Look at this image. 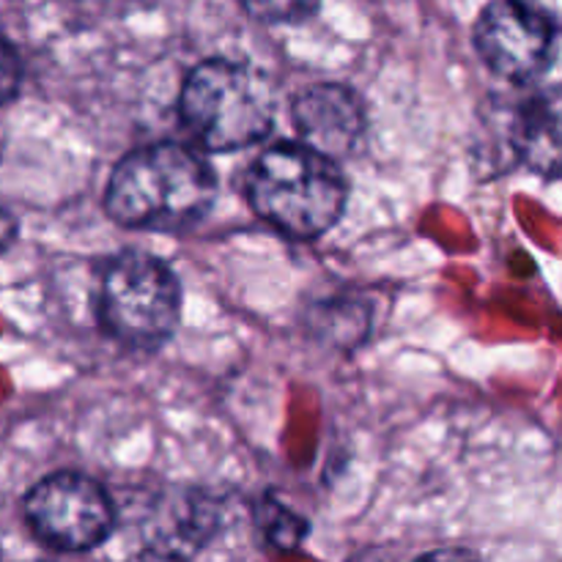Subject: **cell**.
<instances>
[{
	"mask_svg": "<svg viewBox=\"0 0 562 562\" xmlns=\"http://www.w3.org/2000/svg\"><path fill=\"white\" fill-rule=\"evenodd\" d=\"M217 179L206 159L179 143H154L115 165L104 209L126 228L184 231L212 209Z\"/></svg>",
	"mask_w": 562,
	"mask_h": 562,
	"instance_id": "cell-1",
	"label": "cell"
},
{
	"mask_svg": "<svg viewBox=\"0 0 562 562\" xmlns=\"http://www.w3.org/2000/svg\"><path fill=\"white\" fill-rule=\"evenodd\" d=\"M344 173L305 143H278L252 162L247 198L258 217L291 239H316L344 214Z\"/></svg>",
	"mask_w": 562,
	"mask_h": 562,
	"instance_id": "cell-2",
	"label": "cell"
},
{
	"mask_svg": "<svg viewBox=\"0 0 562 562\" xmlns=\"http://www.w3.org/2000/svg\"><path fill=\"white\" fill-rule=\"evenodd\" d=\"M274 88L258 69L234 60H203L181 88L179 110L209 151H241L272 132Z\"/></svg>",
	"mask_w": 562,
	"mask_h": 562,
	"instance_id": "cell-3",
	"label": "cell"
},
{
	"mask_svg": "<svg viewBox=\"0 0 562 562\" xmlns=\"http://www.w3.org/2000/svg\"><path fill=\"white\" fill-rule=\"evenodd\" d=\"M181 285L173 269L143 250H124L104 267L99 318L121 344L157 346L179 324Z\"/></svg>",
	"mask_w": 562,
	"mask_h": 562,
	"instance_id": "cell-4",
	"label": "cell"
},
{
	"mask_svg": "<svg viewBox=\"0 0 562 562\" xmlns=\"http://www.w3.org/2000/svg\"><path fill=\"white\" fill-rule=\"evenodd\" d=\"M25 519L47 547L88 552L110 538L115 508L97 481L80 472H55L27 492Z\"/></svg>",
	"mask_w": 562,
	"mask_h": 562,
	"instance_id": "cell-5",
	"label": "cell"
},
{
	"mask_svg": "<svg viewBox=\"0 0 562 562\" xmlns=\"http://www.w3.org/2000/svg\"><path fill=\"white\" fill-rule=\"evenodd\" d=\"M483 64L510 82H532L552 69L558 22L538 0H492L475 22Z\"/></svg>",
	"mask_w": 562,
	"mask_h": 562,
	"instance_id": "cell-6",
	"label": "cell"
},
{
	"mask_svg": "<svg viewBox=\"0 0 562 562\" xmlns=\"http://www.w3.org/2000/svg\"><path fill=\"white\" fill-rule=\"evenodd\" d=\"M300 143L327 159H344L360 148L366 137V108L349 86L318 82L305 88L291 104Z\"/></svg>",
	"mask_w": 562,
	"mask_h": 562,
	"instance_id": "cell-7",
	"label": "cell"
},
{
	"mask_svg": "<svg viewBox=\"0 0 562 562\" xmlns=\"http://www.w3.org/2000/svg\"><path fill=\"white\" fill-rule=\"evenodd\" d=\"M217 525L220 510L206 494H165L146 510L143 552L137 562H190L212 541Z\"/></svg>",
	"mask_w": 562,
	"mask_h": 562,
	"instance_id": "cell-8",
	"label": "cell"
},
{
	"mask_svg": "<svg viewBox=\"0 0 562 562\" xmlns=\"http://www.w3.org/2000/svg\"><path fill=\"white\" fill-rule=\"evenodd\" d=\"M510 148L536 173L558 176L560 170V102L558 91L527 97L510 119Z\"/></svg>",
	"mask_w": 562,
	"mask_h": 562,
	"instance_id": "cell-9",
	"label": "cell"
},
{
	"mask_svg": "<svg viewBox=\"0 0 562 562\" xmlns=\"http://www.w3.org/2000/svg\"><path fill=\"white\" fill-rule=\"evenodd\" d=\"M256 519L261 532L267 536V541L272 543V547H278L280 552H294V549H300V543L305 541L307 536V521L272 497L258 503Z\"/></svg>",
	"mask_w": 562,
	"mask_h": 562,
	"instance_id": "cell-10",
	"label": "cell"
},
{
	"mask_svg": "<svg viewBox=\"0 0 562 562\" xmlns=\"http://www.w3.org/2000/svg\"><path fill=\"white\" fill-rule=\"evenodd\" d=\"M241 9L261 22H302L316 14L322 0H239Z\"/></svg>",
	"mask_w": 562,
	"mask_h": 562,
	"instance_id": "cell-11",
	"label": "cell"
},
{
	"mask_svg": "<svg viewBox=\"0 0 562 562\" xmlns=\"http://www.w3.org/2000/svg\"><path fill=\"white\" fill-rule=\"evenodd\" d=\"M22 82V64L20 55H16L14 44L5 38V33L0 31V104L11 102L20 91Z\"/></svg>",
	"mask_w": 562,
	"mask_h": 562,
	"instance_id": "cell-12",
	"label": "cell"
},
{
	"mask_svg": "<svg viewBox=\"0 0 562 562\" xmlns=\"http://www.w3.org/2000/svg\"><path fill=\"white\" fill-rule=\"evenodd\" d=\"M415 562H481V558L467 552V549H439V552L423 554V558Z\"/></svg>",
	"mask_w": 562,
	"mask_h": 562,
	"instance_id": "cell-13",
	"label": "cell"
},
{
	"mask_svg": "<svg viewBox=\"0 0 562 562\" xmlns=\"http://www.w3.org/2000/svg\"><path fill=\"white\" fill-rule=\"evenodd\" d=\"M14 236H16V217L3 206V203H0V252L14 241Z\"/></svg>",
	"mask_w": 562,
	"mask_h": 562,
	"instance_id": "cell-14",
	"label": "cell"
},
{
	"mask_svg": "<svg viewBox=\"0 0 562 562\" xmlns=\"http://www.w3.org/2000/svg\"><path fill=\"white\" fill-rule=\"evenodd\" d=\"M349 562H390V560L384 558L382 552H360L355 560H349Z\"/></svg>",
	"mask_w": 562,
	"mask_h": 562,
	"instance_id": "cell-15",
	"label": "cell"
},
{
	"mask_svg": "<svg viewBox=\"0 0 562 562\" xmlns=\"http://www.w3.org/2000/svg\"><path fill=\"white\" fill-rule=\"evenodd\" d=\"M80 3H99V0H80Z\"/></svg>",
	"mask_w": 562,
	"mask_h": 562,
	"instance_id": "cell-16",
	"label": "cell"
}]
</instances>
